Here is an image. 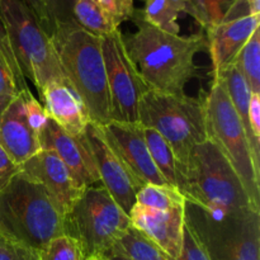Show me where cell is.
<instances>
[{
  "label": "cell",
  "instance_id": "obj_20",
  "mask_svg": "<svg viewBox=\"0 0 260 260\" xmlns=\"http://www.w3.org/2000/svg\"><path fill=\"white\" fill-rule=\"evenodd\" d=\"M73 17L76 25L96 37H104L119 29L114 18L94 0H76Z\"/></svg>",
  "mask_w": 260,
  "mask_h": 260
},
{
  "label": "cell",
  "instance_id": "obj_19",
  "mask_svg": "<svg viewBox=\"0 0 260 260\" xmlns=\"http://www.w3.org/2000/svg\"><path fill=\"white\" fill-rule=\"evenodd\" d=\"M215 78H218L222 81L226 91L231 99L234 108H235L236 114L239 116L241 124L245 129L246 137H248L249 145H250L251 154H253L254 164H255L256 170H260V141L254 137L253 132L250 129V123H249V101H250L251 90L249 88L248 83L241 75L239 69L236 68L235 63H231L228 68L222 69L215 74Z\"/></svg>",
  "mask_w": 260,
  "mask_h": 260
},
{
  "label": "cell",
  "instance_id": "obj_30",
  "mask_svg": "<svg viewBox=\"0 0 260 260\" xmlns=\"http://www.w3.org/2000/svg\"><path fill=\"white\" fill-rule=\"evenodd\" d=\"M0 260H40L38 251L0 233Z\"/></svg>",
  "mask_w": 260,
  "mask_h": 260
},
{
  "label": "cell",
  "instance_id": "obj_18",
  "mask_svg": "<svg viewBox=\"0 0 260 260\" xmlns=\"http://www.w3.org/2000/svg\"><path fill=\"white\" fill-rule=\"evenodd\" d=\"M0 146L19 167L41 151L37 134L25 118L20 95L0 116Z\"/></svg>",
  "mask_w": 260,
  "mask_h": 260
},
{
  "label": "cell",
  "instance_id": "obj_35",
  "mask_svg": "<svg viewBox=\"0 0 260 260\" xmlns=\"http://www.w3.org/2000/svg\"><path fill=\"white\" fill-rule=\"evenodd\" d=\"M23 2L27 4V7L29 8L30 10H32L33 14L36 15V18H37L38 22H40V24L42 25V28L46 30V33L51 37L55 27H53L52 20H51L50 15H48L47 7H46V0H23Z\"/></svg>",
  "mask_w": 260,
  "mask_h": 260
},
{
  "label": "cell",
  "instance_id": "obj_38",
  "mask_svg": "<svg viewBox=\"0 0 260 260\" xmlns=\"http://www.w3.org/2000/svg\"><path fill=\"white\" fill-rule=\"evenodd\" d=\"M167 2L170 3L174 8H177L180 13L184 12L194 18V9H193V5L190 3V0H167Z\"/></svg>",
  "mask_w": 260,
  "mask_h": 260
},
{
  "label": "cell",
  "instance_id": "obj_8",
  "mask_svg": "<svg viewBox=\"0 0 260 260\" xmlns=\"http://www.w3.org/2000/svg\"><path fill=\"white\" fill-rule=\"evenodd\" d=\"M203 103L207 139L230 162L253 205L259 208V172L254 164L245 129L218 78L213 79Z\"/></svg>",
  "mask_w": 260,
  "mask_h": 260
},
{
  "label": "cell",
  "instance_id": "obj_40",
  "mask_svg": "<svg viewBox=\"0 0 260 260\" xmlns=\"http://www.w3.org/2000/svg\"><path fill=\"white\" fill-rule=\"evenodd\" d=\"M86 260H106L104 258H102L101 255H93V256H89Z\"/></svg>",
  "mask_w": 260,
  "mask_h": 260
},
{
  "label": "cell",
  "instance_id": "obj_26",
  "mask_svg": "<svg viewBox=\"0 0 260 260\" xmlns=\"http://www.w3.org/2000/svg\"><path fill=\"white\" fill-rule=\"evenodd\" d=\"M40 260H86L80 243L69 235L52 239L38 251Z\"/></svg>",
  "mask_w": 260,
  "mask_h": 260
},
{
  "label": "cell",
  "instance_id": "obj_39",
  "mask_svg": "<svg viewBox=\"0 0 260 260\" xmlns=\"http://www.w3.org/2000/svg\"><path fill=\"white\" fill-rule=\"evenodd\" d=\"M102 258H104L106 260H131L127 258V256H124L123 254L114 250V249H111V250H108L107 253H104L103 255H102Z\"/></svg>",
  "mask_w": 260,
  "mask_h": 260
},
{
  "label": "cell",
  "instance_id": "obj_23",
  "mask_svg": "<svg viewBox=\"0 0 260 260\" xmlns=\"http://www.w3.org/2000/svg\"><path fill=\"white\" fill-rule=\"evenodd\" d=\"M233 63L244 76L251 93L260 94V28L249 38Z\"/></svg>",
  "mask_w": 260,
  "mask_h": 260
},
{
  "label": "cell",
  "instance_id": "obj_11",
  "mask_svg": "<svg viewBox=\"0 0 260 260\" xmlns=\"http://www.w3.org/2000/svg\"><path fill=\"white\" fill-rule=\"evenodd\" d=\"M98 128L108 146L123 162L140 187L142 188L146 184L168 185L152 161L145 139L144 127L139 122L127 123L111 121L103 126H98Z\"/></svg>",
  "mask_w": 260,
  "mask_h": 260
},
{
  "label": "cell",
  "instance_id": "obj_25",
  "mask_svg": "<svg viewBox=\"0 0 260 260\" xmlns=\"http://www.w3.org/2000/svg\"><path fill=\"white\" fill-rule=\"evenodd\" d=\"M136 203L155 210L185 207V198L169 185L146 184L137 192Z\"/></svg>",
  "mask_w": 260,
  "mask_h": 260
},
{
  "label": "cell",
  "instance_id": "obj_32",
  "mask_svg": "<svg viewBox=\"0 0 260 260\" xmlns=\"http://www.w3.org/2000/svg\"><path fill=\"white\" fill-rule=\"evenodd\" d=\"M177 260H210L203 245L187 223H184L182 249Z\"/></svg>",
  "mask_w": 260,
  "mask_h": 260
},
{
  "label": "cell",
  "instance_id": "obj_31",
  "mask_svg": "<svg viewBox=\"0 0 260 260\" xmlns=\"http://www.w3.org/2000/svg\"><path fill=\"white\" fill-rule=\"evenodd\" d=\"M76 0H46L48 15L53 27L76 24L73 17V9ZM55 30V29H53Z\"/></svg>",
  "mask_w": 260,
  "mask_h": 260
},
{
  "label": "cell",
  "instance_id": "obj_6",
  "mask_svg": "<svg viewBox=\"0 0 260 260\" xmlns=\"http://www.w3.org/2000/svg\"><path fill=\"white\" fill-rule=\"evenodd\" d=\"M184 217L210 260H260V211L211 213L185 202Z\"/></svg>",
  "mask_w": 260,
  "mask_h": 260
},
{
  "label": "cell",
  "instance_id": "obj_4",
  "mask_svg": "<svg viewBox=\"0 0 260 260\" xmlns=\"http://www.w3.org/2000/svg\"><path fill=\"white\" fill-rule=\"evenodd\" d=\"M51 40L63 74L83 99L90 121L98 126L111 122L101 37L90 35L76 24H69L57 25Z\"/></svg>",
  "mask_w": 260,
  "mask_h": 260
},
{
  "label": "cell",
  "instance_id": "obj_1",
  "mask_svg": "<svg viewBox=\"0 0 260 260\" xmlns=\"http://www.w3.org/2000/svg\"><path fill=\"white\" fill-rule=\"evenodd\" d=\"M137 30L124 36L127 55L150 90L184 94L188 81L197 75L196 55L207 45L202 35H170L142 19L139 10L131 18Z\"/></svg>",
  "mask_w": 260,
  "mask_h": 260
},
{
  "label": "cell",
  "instance_id": "obj_16",
  "mask_svg": "<svg viewBox=\"0 0 260 260\" xmlns=\"http://www.w3.org/2000/svg\"><path fill=\"white\" fill-rule=\"evenodd\" d=\"M185 207L173 210H155L135 203L128 217L132 226L161 248L172 259L180 254Z\"/></svg>",
  "mask_w": 260,
  "mask_h": 260
},
{
  "label": "cell",
  "instance_id": "obj_12",
  "mask_svg": "<svg viewBox=\"0 0 260 260\" xmlns=\"http://www.w3.org/2000/svg\"><path fill=\"white\" fill-rule=\"evenodd\" d=\"M85 140L93 156L99 183L106 188L114 202L122 208L126 215H129L136 203V194L141 187L129 174L127 168L113 150L108 146L102 136L98 126L93 122L88 124L85 131Z\"/></svg>",
  "mask_w": 260,
  "mask_h": 260
},
{
  "label": "cell",
  "instance_id": "obj_15",
  "mask_svg": "<svg viewBox=\"0 0 260 260\" xmlns=\"http://www.w3.org/2000/svg\"><path fill=\"white\" fill-rule=\"evenodd\" d=\"M46 116L69 135L80 137L90 123L88 109L66 76L56 78L40 91Z\"/></svg>",
  "mask_w": 260,
  "mask_h": 260
},
{
  "label": "cell",
  "instance_id": "obj_24",
  "mask_svg": "<svg viewBox=\"0 0 260 260\" xmlns=\"http://www.w3.org/2000/svg\"><path fill=\"white\" fill-rule=\"evenodd\" d=\"M139 12L142 19L152 27L170 35L180 33V25L178 24L180 12L167 0H145L144 9Z\"/></svg>",
  "mask_w": 260,
  "mask_h": 260
},
{
  "label": "cell",
  "instance_id": "obj_21",
  "mask_svg": "<svg viewBox=\"0 0 260 260\" xmlns=\"http://www.w3.org/2000/svg\"><path fill=\"white\" fill-rule=\"evenodd\" d=\"M112 249L131 260H174L134 226L122 234Z\"/></svg>",
  "mask_w": 260,
  "mask_h": 260
},
{
  "label": "cell",
  "instance_id": "obj_17",
  "mask_svg": "<svg viewBox=\"0 0 260 260\" xmlns=\"http://www.w3.org/2000/svg\"><path fill=\"white\" fill-rule=\"evenodd\" d=\"M260 15H245L230 20H221L207 29L208 48L213 63V73L234 62L249 38L259 28Z\"/></svg>",
  "mask_w": 260,
  "mask_h": 260
},
{
  "label": "cell",
  "instance_id": "obj_37",
  "mask_svg": "<svg viewBox=\"0 0 260 260\" xmlns=\"http://www.w3.org/2000/svg\"><path fill=\"white\" fill-rule=\"evenodd\" d=\"M249 123L254 137L260 141V94L251 93L249 101Z\"/></svg>",
  "mask_w": 260,
  "mask_h": 260
},
{
  "label": "cell",
  "instance_id": "obj_28",
  "mask_svg": "<svg viewBox=\"0 0 260 260\" xmlns=\"http://www.w3.org/2000/svg\"><path fill=\"white\" fill-rule=\"evenodd\" d=\"M19 95L23 101V108H24L25 118H27L30 128L38 135L48 121V117L46 116L45 109H43L42 104L36 99V96L33 95L32 91L29 90V88L20 91Z\"/></svg>",
  "mask_w": 260,
  "mask_h": 260
},
{
  "label": "cell",
  "instance_id": "obj_22",
  "mask_svg": "<svg viewBox=\"0 0 260 260\" xmlns=\"http://www.w3.org/2000/svg\"><path fill=\"white\" fill-rule=\"evenodd\" d=\"M145 139L155 167L168 185L178 190V162L172 147L155 129L145 128Z\"/></svg>",
  "mask_w": 260,
  "mask_h": 260
},
{
  "label": "cell",
  "instance_id": "obj_2",
  "mask_svg": "<svg viewBox=\"0 0 260 260\" xmlns=\"http://www.w3.org/2000/svg\"><path fill=\"white\" fill-rule=\"evenodd\" d=\"M178 192L185 202L211 213H238L260 208L253 205L235 170L207 140L193 147L178 165Z\"/></svg>",
  "mask_w": 260,
  "mask_h": 260
},
{
  "label": "cell",
  "instance_id": "obj_7",
  "mask_svg": "<svg viewBox=\"0 0 260 260\" xmlns=\"http://www.w3.org/2000/svg\"><path fill=\"white\" fill-rule=\"evenodd\" d=\"M0 12L10 48L23 78L40 91L56 78L65 76L52 40L23 0H0Z\"/></svg>",
  "mask_w": 260,
  "mask_h": 260
},
{
  "label": "cell",
  "instance_id": "obj_9",
  "mask_svg": "<svg viewBox=\"0 0 260 260\" xmlns=\"http://www.w3.org/2000/svg\"><path fill=\"white\" fill-rule=\"evenodd\" d=\"M65 235L80 243L85 259L111 250L122 234L131 228L128 215L114 202L106 188L89 187L63 217Z\"/></svg>",
  "mask_w": 260,
  "mask_h": 260
},
{
  "label": "cell",
  "instance_id": "obj_36",
  "mask_svg": "<svg viewBox=\"0 0 260 260\" xmlns=\"http://www.w3.org/2000/svg\"><path fill=\"white\" fill-rule=\"evenodd\" d=\"M19 172V165L15 164L5 150L0 146V192Z\"/></svg>",
  "mask_w": 260,
  "mask_h": 260
},
{
  "label": "cell",
  "instance_id": "obj_27",
  "mask_svg": "<svg viewBox=\"0 0 260 260\" xmlns=\"http://www.w3.org/2000/svg\"><path fill=\"white\" fill-rule=\"evenodd\" d=\"M233 2L234 0H190L194 9V19L205 29L220 23Z\"/></svg>",
  "mask_w": 260,
  "mask_h": 260
},
{
  "label": "cell",
  "instance_id": "obj_13",
  "mask_svg": "<svg viewBox=\"0 0 260 260\" xmlns=\"http://www.w3.org/2000/svg\"><path fill=\"white\" fill-rule=\"evenodd\" d=\"M37 136L41 150L55 152L69 168L76 185L81 190L99 183V175L85 140V134L80 137L71 136L48 118Z\"/></svg>",
  "mask_w": 260,
  "mask_h": 260
},
{
  "label": "cell",
  "instance_id": "obj_34",
  "mask_svg": "<svg viewBox=\"0 0 260 260\" xmlns=\"http://www.w3.org/2000/svg\"><path fill=\"white\" fill-rule=\"evenodd\" d=\"M101 5L106 12H108L121 25L124 20H129L135 14L134 0H94Z\"/></svg>",
  "mask_w": 260,
  "mask_h": 260
},
{
  "label": "cell",
  "instance_id": "obj_33",
  "mask_svg": "<svg viewBox=\"0 0 260 260\" xmlns=\"http://www.w3.org/2000/svg\"><path fill=\"white\" fill-rule=\"evenodd\" d=\"M0 55H2V57L7 61V63L9 65V68L12 69L13 74H14V76H15V80H17L19 91L27 89L28 88L27 81H25V79L23 78L22 73H20L19 68H18L17 60H15L14 55H13L12 48H10L7 30H5L4 20H3V17H2V12H0Z\"/></svg>",
  "mask_w": 260,
  "mask_h": 260
},
{
  "label": "cell",
  "instance_id": "obj_14",
  "mask_svg": "<svg viewBox=\"0 0 260 260\" xmlns=\"http://www.w3.org/2000/svg\"><path fill=\"white\" fill-rule=\"evenodd\" d=\"M19 168L20 172L46 188L63 217L84 192L76 185L62 160L50 150H41Z\"/></svg>",
  "mask_w": 260,
  "mask_h": 260
},
{
  "label": "cell",
  "instance_id": "obj_3",
  "mask_svg": "<svg viewBox=\"0 0 260 260\" xmlns=\"http://www.w3.org/2000/svg\"><path fill=\"white\" fill-rule=\"evenodd\" d=\"M0 233L40 251L65 235V222L46 188L19 172L0 192Z\"/></svg>",
  "mask_w": 260,
  "mask_h": 260
},
{
  "label": "cell",
  "instance_id": "obj_10",
  "mask_svg": "<svg viewBox=\"0 0 260 260\" xmlns=\"http://www.w3.org/2000/svg\"><path fill=\"white\" fill-rule=\"evenodd\" d=\"M101 42L108 83L111 121L137 123L140 101L150 89L127 55L121 29L101 37Z\"/></svg>",
  "mask_w": 260,
  "mask_h": 260
},
{
  "label": "cell",
  "instance_id": "obj_29",
  "mask_svg": "<svg viewBox=\"0 0 260 260\" xmlns=\"http://www.w3.org/2000/svg\"><path fill=\"white\" fill-rule=\"evenodd\" d=\"M19 88L12 69L0 55V116L19 95Z\"/></svg>",
  "mask_w": 260,
  "mask_h": 260
},
{
  "label": "cell",
  "instance_id": "obj_5",
  "mask_svg": "<svg viewBox=\"0 0 260 260\" xmlns=\"http://www.w3.org/2000/svg\"><path fill=\"white\" fill-rule=\"evenodd\" d=\"M139 123L155 129L184 164L193 147L207 141L203 101L185 94L147 90L139 104Z\"/></svg>",
  "mask_w": 260,
  "mask_h": 260
}]
</instances>
